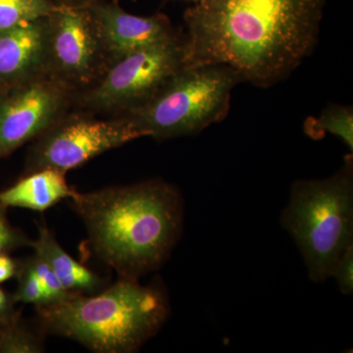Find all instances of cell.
<instances>
[{"mask_svg":"<svg viewBox=\"0 0 353 353\" xmlns=\"http://www.w3.org/2000/svg\"><path fill=\"white\" fill-rule=\"evenodd\" d=\"M19 263L8 256L7 253L0 254V284L17 275Z\"/></svg>","mask_w":353,"mask_h":353,"instance_id":"21","label":"cell"},{"mask_svg":"<svg viewBox=\"0 0 353 353\" xmlns=\"http://www.w3.org/2000/svg\"><path fill=\"white\" fill-rule=\"evenodd\" d=\"M325 0H199L183 15V66L226 65L268 88L289 78L319 41Z\"/></svg>","mask_w":353,"mask_h":353,"instance_id":"1","label":"cell"},{"mask_svg":"<svg viewBox=\"0 0 353 353\" xmlns=\"http://www.w3.org/2000/svg\"><path fill=\"white\" fill-rule=\"evenodd\" d=\"M43 350L41 334L23 324L19 313L12 319L0 323V352L41 353Z\"/></svg>","mask_w":353,"mask_h":353,"instance_id":"16","label":"cell"},{"mask_svg":"<svg viewBox=\"0 0 353 353\" xmlns=\"http://www.w3.org/2000/svg\"><path fill=\"white\" fill-rule=\"evenodd\" d=\"M303 255L309 279L328 280L336 262L353 245V157L347 154L334 175L292 183L281 215Z\"/></svg>","mask_w":353,"mask_h":353,"instance_id":"4","label":"cell"},{"mask_svg":"<svg viewBox=\"0 0 353 353\" xmlns=\"http://www.w3.org/2000/svg\"><path fill=\"white\" fill-rule=\"evenodd\" d=\"M143 137L126 116L99 119L94 114L68 112L36 139L28 157L27 174L41 169L66 173Z\"/></svg>","mask_w":353,"mask_h":353,"instance_id":"7","label":"cell"},{"mask_svg":"<svg viewBox=\"0 0 353 353\" xmlns=\"http://www.w3.org/2000/svg\"><path fill=\"white\" fill-rule=\"evenodd\" d=\"M304 132L309 138L319 141L327 132L338 137L353 152V110L352 106L329 104L318 117H309L304 122Z\"/></svg>","mask_w":353,"mask_h":353,"instance_id":"14","label":"cell"},{"mask_svg":"<svg viewBox=\"0 0 353 353\" xmlns=\"http://www.w3.org/2000/svg\"><path fill=\"white\" fill-rule=\"evenodd\" d=\"M46 17L0 32V90L46 74Z\"/></svg>","mask_w":353,"mask_h":353,"instance_id":"11","label":"cell"},{"mask_svg":"<svg viewBox=\"0 0 353 353\" xmlns=\"http://www.w3.org/2000/svg\"><path fill=\"white\" fill-rule=\"evenodd\" d=\"M239 83L226 65L183 66L150 101L122 116L157 141L194 136L226 119Z\"/></svg>","mask_w":353,"mask_h":353,"instance_id":"5","label":"cell"},{"mask_svg":"<svg viewBox=\"0 0 353 353\" xmlns=\"http://www.w3.org/2000/svg\"><path fill=\"white\" fill-rule=\"evenodd\" d=\"M16 276L19 279V284L12 296L14 303L34 304L36 307L46 305V299L43 287L28 260L19 264Z\"/></svg>","mask_w":353,"mask_h":353,"instance_id":"17","label":"cell"},{"mask_svg":"<svg viewBox=\"0 0 353 353\" xmlns=\"http://www.w3.org/2000/svg\"><path fill=\"white\" fill-rule=\"evenodd\" d=\"M34 253L48 264L61 284L74 294H94L105 285V280L76 261L58 243L46 226L39 227V236L31 245Z\"/></svg>","mask_w":353,"mask_h":353,"instance_id":"13","label":"cell"},{"mask_svg":"<svg viewBox=\"0 0 353 353\" xmlns=\"http://www.w3.org/2000/svg\"><path fill=\"white\" fill-rule=\"evenodd\" d=\"M31 245V240L9 223L6 206L0 204V254Z\"/></svg>","mask_w":353,"mask_h":353,"instance_id":"19","label":"cell"},{"mask_svg":"<svg viewBox=\"0 0 353 353\" xmlns=\"http://www.w3.org/2000/svg\"><path fill=\"white\" fill-rule=\"evenodd\" d=\"M13 297L0 288V323L8 321L18 314L13 307Z\"/></svg>","mask_w":353,"mask_h":353,"instance_id":"22","label":"cell"},{"mask_svg":"<svg viewBox=\"0 0 353 353\" xmlns=\"http://www.w3.org/2000/svg\"><path fill=\"white\" fill-rule=\"evenodd\" d=\"M190 1L199 2V0H190Z\"/></svg>","mask_w":353,"mask_h":353,"instance_id":"23","label":"cell"},{"mask_svg":"<svg viewBox=\"0 0 353 353\" xmlns=\"http://www.w3.org/2000/svg\"><path fill=\"white\" fill-rule=\"evenodd\" d=\"M331 277L336 279L339 289L345 296L353 292V245L348 246L336 262Z\"/></svg>","mask_w":353,"mask_h":353,"instance_id":"20","label":"cell"},{"mask_svg":"<svg viewBox=\"0 0 353 353\" xmlns=\"http://www.w3.org/2000/svg\"><path fill=\"white\" fill-rule=\"evenodd\" d=\"M73 104L74 92L48 74L0 90V158L38 139Z\"/></svg>","mask_w":353,"mask_h":353,"instance_id":"9","label":"cell"},{"mask_svg":"<svg viewBox=\"0 0 353 353\" xmlns=\"http://www.w3.org/2000/svg\"><path fill=\"white\" fill-rule=\"evenodd\" d=\"M183 34L114 62L92 87L74 95L83 112L108 117L139 108L183 66Z\"/></svg>","mask_w":353,"mask_h":353,"instance_id":"6","label":"cell"},{"mask_svg":"<svg viewBox=\"0 0 353 353\" xmlns=\"http://www.w3.org/2000/svg\"><path fill=\"white\" fill-rule=\"evenodd\" d=\"M57 6L51 0H0V32L48 17Z\"/></svg>","mask_w":353,"mask_h":353,"instance_id":"15","label":"cell"},{"mask_svg":"<svg viewBox=\"0 0 353 353\" xmlns=\"http://www.w3.org/2000/svg\"><path fill=\"white\" fill-rule=\"evenodd\" d=\"M65 175V172L54 169L27 174L12 187L0 192V204L6 208H21L39 212L52 208L62 199H72L76 194Z\"/></svg>","mask_w":353,"mask_h":353,"instance_id":"12","label":"cell"},{"mask_svg":"<svg viewBox=\"0 0 353 353\" xmlns=\"http://www.w3.org/2000/svg\"><path fill=\"white\" fill-rule=\"evenodd\" d=\"M85 2L101 34L109 66L134 51L179 34L165 14L145 17L132 15L117 4L103 0Z\"/></svg>","mask_w":353,"mask_h":353,"instance_id":"10","label":"cell"},{"mask_svg":"<svg viewBox=\"0 0 353 353\" xmlns=\"http://www.w3.org/2000/svg\"><path fill=\"white\" fill-rule=\"evenodd\" d=\"M108 67L87 2L57 4L46 17V74L75 95L94 85Z\"/></svg>","mask_w":353,"mask_h":353,"instance_id":"8","label":"cell"},{"mask_svg":"<svg viewBox=\"0 0 353 353\" xmlns=\"http://www.w3.org/2000/svg\"><path fill=\"white\" fill-rule=\"evenodd\" d=\"M27 260L41 282L44 296H46V304L58 303L73 296L74 292L65 289L57 274L39 255L34 253V256Z\"/></svg>","mask_w":353,"mask_h":353,"instance_id":"18","label":"cell"},{"mask_svg":"<svg viewBox=\"0 0 353 353\" xmlns=\"http://www.w3.org/2000/svg\"><path fill=\"white\" fill-rule=\"evenodd\" d=\"M37 313L44 333L71 339L97 353H132L160 331L170 305L159 285L120 278L97 296L74 294L39 306Z\"/></svg>","mask_w":353,"mask_h":353,"instance_id":"3","label":"cell"},{"mask_svg":"<svg viewBox=\"0 0 353 353\" xmlns=\"http://www.w3.org/2000/svg\"><path fill=\"white\" fill-rule=\"evenodd\" d=\"M70 199L95 256L120 278L139 280L158 270L182 233V196L160 179L77 192Z\"/></svg>","mask_w":353,"mask_h":353,"instance_id":"2","label":"cell"}]
</instances>
